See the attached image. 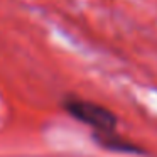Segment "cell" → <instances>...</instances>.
Returning <instances> with one entry per match:
<instances>
[{
  "instance_id": "cell-1",
  "label": "cell",
  "mask_w": 157,
  "mask_h": 157,
  "mask_svg": "<svg viewBox=\"0 0 157 157\" xmlns=\"http://www.w3.org/2000/svg\"><path fill=\"white\" fill-rule=\"evenodd\" d=\"M61 106L69 117L88 125L93 130V133L117 132V125H118L117 115L100 103L90 101L75 95H66L61 100Z\"/></svg>"
},
{
  "instance_id": "cell-2",
  "label": "cell",
  "mask_w": 157,
  "mask_h": 157,
  "mask_svg": "<svg viewBox=\"0 0 157 157\" xmlns=\"http://www.w3.org/2000/svg\"><path fill=\"white\" fill-rule=\"evenodd\" d=\"M91 137L96 142V145H100L101 149H106V150L122 152V154H135V155L147 154V150H144L140 145L122 139L117 132H113V133H91Z\"/></svg>"
}]
</instances>
